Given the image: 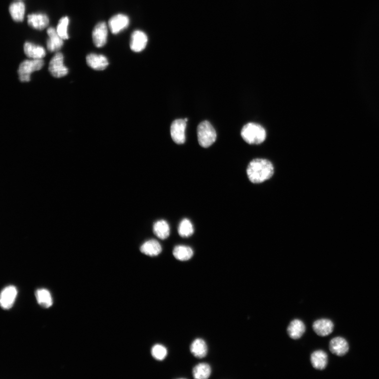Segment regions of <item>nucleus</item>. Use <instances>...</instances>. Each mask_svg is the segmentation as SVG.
<instances>
[{
    "label": "nucleus",
    "mask_w": 379,
    "mask_h": 379,
    "mask_svg": "<svg viewBox=\"0 0 379 379\" xmlns=\"http://www.w3.org/2000/svg\"><path fill=\"white\" fill-rule=\"evenodd\" d=\"M247 173L250 181L254 184L261 183L273 176L274 167L270 161L256 159L250 162Z\"/></svg>",
    "instance_id": "f257e3e1"
},
{
    "label": "nucleus",
    "mask_w": 379,
    "mask_h": 379,
    "mask_svg": "<svg viewBox=\"0 0 379 379\" xmlns=\"http://www.w3.org/2000/svg\"><path fill=\"white\" fill-rule=\"evenodd\" d=\"M241 137L248 144L259 145L266 139V131L261 125L249 123L243 127Z\"/></svg>",
    "instance_id": "f03ea898"
},
{
    "label": "nucleus",
    "mask_w": 379,
    "mask_h": 379,
    "mask_svg": "<svg viewBox=\"0 0 379 379\" xmlns=\"http://www.w3.org/2000/svg\"><path fill=\"white\" fill-rule=\"evenodd\" d=\"M197 133L199 145L205 148L210 147L217 139L216 130L209 121H203L198 126Z\"/></svg>",
    "instance_id": "7ed1b4c3"
},
{
    "label": "nucleus",
    "mask_w": 379,
    "mask_h": 379,
    "mask_svg": "<svg viewBox=\"0 0 379 379\" xmlns=\"http://www.w3.org/2000/svg\"><path fill=\"white\" fill-rule=\"evenodd\" d=\"M42 59L26 60L21 63L19 68V80L23 82H29L31 74L40 70L44 66Z\"/></svg>",
    "instance_id": "20e7f679"
},
{
    "label": "nucleus",
    "mask_w": 379,
    "mask_h": 379,
    "mask_svg": "<svg viewBox=\"0 0 379 379\" xmlns=\"http://www.w3.org/2000/svg\"><path fill=\"white\" fill-rule=\"evenodd\" d=\"M50 74L56 78L65 76L68 74V68L64 64V56L61 52H57L50 61L49 66Z\"/></svg>",
    "instance_id": "39448f33"
},
{
    "label": "nucleus",
    "mask_w": 379,
    "mask_h": 379,
    "mask_svg": "<svg viewBox=\"0 0 379 379\" xmlns=\"http://www.w3.org/2000/svg\"><path fill=\"white\" fill-rule=\"evenodd\" d=\"M187 122L184 119H177L174 121L171 126L172 139L177 144H183L185 141V129Z\"/></svg>",
    "instance_id": "423d86ee"
},
{
    "label": "nucleus",
    "mask_w": 379,
    "mask_h": 379,
    "mask_svg": "<svg viewBox=\"0 0 379 379\" xmlns=\"http://www.w3.org/2000/svg\"><path fill=\"white\" fill-rule=\"evenodd\" d=\"M108 29L104 22L98 24L92 31V40L94 44L97 48L104 46L108 39Z\"/></svg>",
    "instance_id": "0eeeda50"
},
{
    "label": "nucleus",
    "mask_w": 379,
    "mask_h": 379,
    "mask_svg": "<svg viewBox=\"0 0 379 379\" xmlns=\"http://www.w3.org/2000/svg\"><path fill=\"white\" fill-rule=\"evenodd\" d=\"M130 20L123 14H118L112 17L109 21V27L111 32L117 34L126 29L129 25Z\"/></svg>",
    "instance_id": "6e6552de"
},
{
    "label": "nucleus",
    "mask_w": 379,
    "mask_h": 379,
    "mask_svg": "<svg viewBox=\"0 0 379 379\" xmlns=\"http://www.w3.org/2000/svg\"><path fill=\"white\" fill-rule=\"evenodd\" d=\"M18 294L17 288L14 286H8L5 288L1 292L0 303L4 309L11 308Z\"/></svg>",
    "instance_id": "1a4fd4ad"
},
{
    "label": "nucleus",
    "mask_w": 379,
    "mask_h": 379,
    "mask_svg": "<svg viewBox=\"0 0 379 379\" xmlns=\"http://www.w3.org/2000/svg\"><path fill=\"white\" fill-rule=\"evenodd\" d=\"M148 41V37L145 32L135 31L131 35L130 48L135 52H141L147 47Z\"/></svg>",
    "instance_id": "9d476101"
},
{
    "label": "nucleus",
    "mask_w": 379,
    "mask_h": 379,
    "mask_svg": "<svg viewBox=\"0 0 379 379\" xmlns=\"http://www.w3.org/2000/svg\"><path fill=\"white\" fill-rule=\"evenodd\" d=\"M47 33L49 36L47 43L48 51L51 52L59 51L63 45V40L53 27L48 28Z\"/></svg>",
    "instance_id": "9b49d317"
},
{
    "label": "nucleus",
    "mask_w": 379,
    "mask_h": 379,
    "mask_svg": "<svg viewBox=\"0 0 379 379\" xmlns=\"http://www.w3.org/2000/svg\"><path fill=\"white\" fill-rule=\"evenodd\" d=\"M28 25L38 30H43L49 24V19L45 14H31L27 16Z\"/></svg>",
    "instance_id": "f8f14e48"
},
{
    "label": "nucleus",
    "mask_w": 379,
    "mask_h": 379,
    "mask_svg": "<svg viewBox=\"0 0 379 379\" xmlns=\"http://www.w3.org/2000/svg\"><path fill=\"white\" fill-rule=\"evenodd\" d=\"M86 61L91 68L98 71L105 70L109 66V61L101 54L91 53L87 55Z\"/></svg>",
    "instance_id": "ddd939ff"
},
{
    "label": "nucleus",
    "mask_w": 379,
    "mask_h": 379,
    "mask_svg": "<svg viewBox=\"0 0 379 379\" xmlns=\"http://www.w3.org/2000/svg\"><path fill=\"white\" fill-rule=\"evenodd\" d=\"M334 325L328 319H323L316 321L313 324V329L320 337H326L333 331Z\"/></svg>",
    "instance_id": "4468645a"
},
{
    "label": "nucleus",
    "mask_w": 379,
    "mask_h": 379,
    "mask_svg": "<svg viewBox=\"0 0 379 379\" xmlns=\"http://www.w3.org/2000/svg\"><path fill=\"white\" fill-rule=\"evenodd\" d=\"M329 349L332 354L342 356L347 354L349 347L346 339L341 337H336L331 340Z\"/></svg>",
    "instance_id": "2eb2a0df"
},
{
    "label": "nucleus",
    "mask_w": 379,
    "mask_h": 379,
    "mask_svg": "<svg viewBox=\"0 0 379 379\" xmlns=\"http://www.w3.org/2000/svg\"><path fill=\"white\" fill-rule=\"evenodd\" d=\"M24 52L28 58L42 59L46 55L45 49L40 46L26 42L24 45Z\"/></svg>",
    "instance_id": "dca6fc26"
},
{
    "label": "nucleus",
    "mask_w": 379,
    "mask_h": 379,
    "mask_svg": "<svg viewBox=\"0 0 379 379\" xmlns=\"http://www.w3.org/2000/svg\"><path fill=\"white\" fill-rule=\"evenodd\" d=\"M162 250L160 243L154 239L145 242L140 248V251L142 253L150 256L158 255L161 253Z\"/></svg>",
    "instance_id": "f3484780"
},
{
    "label": "nucleus",
    "mask_w": 379,
    "mask_h": 379,
    "mask_svg": "<svg viewBox=\"0 0 379 379\" xmlns=\"http://www.w3.org/2000/svg\"><path fill=\"white\" fill-rule=\"evenodd\" d=\"M305 331V326L301 320L296 319L291 322L287 328L289 337L295 340L302 337Z\"/></svg>",
    "instance_id": "a211bd4d"
},
{
    "label": "nucleus",
    "mask_w": 379,
    "mask_h": 379,
    "mask_svg": "<svg viewBox=\"0 0 379 379\" xmlns=\"http://www.w3.org/2000/svg\"><path fill=\"white\" fill-rule=\"evenodd\" d=\"M311 362L314 368L319 370H324L328 362V355L322 350L314 352L311 355Z\"/></svg>",
    "instance_id": "6ab92c4d"
},
{
    "label": "nucleus",
    "mask_w": 379,
    "mask_h": 379,
    "mask_svg": "<svg viewBox=\"0 0 379 379\" xmlns=\"http://www.w3.org/2000/svg\"><path fill=\"white\" fill-rule=\"evenodd\" d=\"M25 4L22 1L13 2L9 6L10 15L16 22H23L25 18Z\"/></svg>",
    "instance_id": "aec40b11"
},
{
    "label": "nucleus",
    "mask_w": 379,
    "mask_h": 379,
    "mask_svg": "<svg viewBox=\"0 0 379 379\" xmlns=\"http://www.w3.org/2000/svg\"><path fill=\"white\" fill-rule=\"evenodd\" d=\"M191 353L197 358H203L208 353V347L202 339H197L190 346Z\"/></svg>",
    "instance_id": "412c9836"
},
{
    "label": "nucleus",
    "mask_w": 379,
    "mask_h": 379,
    "mask_svg": "<svg viewBox=\"0 0 379 379\" xmlns=\"http://www.w3.org/2000/svg\"><path fill=\"white\" fill-rule=\"evenodd\" d=\"M154 233L159 239H166L170 235V227L167 222L161 220L156 221L153 226Z\"/></svg>",
    "instance_id": "4be33fe9"
},
{
    "label": "nucleus",
    "mask_w": 379,
    "mask_h": 379,
    "mask_svg": "<svg viewBox=\"0 0 379 379\" xmlns=\"http://www.w3.org/2000/svg\"><path fill=\"white\" fill-rule=\"evenodd\" d=\"M173 254L177 260L185 261L191 258L194 255V252L189 247L177 246L174 249Z\"/></svg>",
    "instance_id": "5701e85b"
},
{
    "label": "nucleus",
    "mask_w": 379,
    "mask_h": 379,
    "mask_svg": "<svg viewBox=\"0 0 379 379\" xmlns=\"http://www.w3.org/2000/svg\"><path fill=\"white\" fill-rule=\"evenodd\" d=\"M35 297H36L38 303L41 306L45 307V308H49L52 305V298L51 294L48 290L45 289L37 290L35 292Z\"/></svg>",
    "instance_id": "b1692460"
},
{
    "label": "nucleus",
    "mask_w": 379,
    "mask_h": 379,
    "mask_svg": "<svg viewBox=\"0 0 379 379\" xmlns=\"http://www.w3.org/2000/svg\"><path fill=\"white\" fill-rule=\"evenodd\" d=\"M211 374V368L208 364L202 363L197 365L193 370V376L196 379H208Z\"/></svg>",
    "instance_id": "393cba45"
},
{
    "label": "nucleus",
    "mask_w": 379,
    "mask_h": 379,
    "mask_svg": "<svg viewBox=\"0 0 379 379\" xmlns=\"http://www.w3.org/2000/svg\"><path fill=\"white\" fill-rule=\"evenodd\" d=\"M194 232V228L191 222L188 219H184L178 227V233L183 238L190 237Z\"/></svg>",
    "instance_id": "a878e982"
},
{
    "label": "nucleus",
    "mask_w": 379,
    "mask_h": 379,
    "mask_svg": "<svg viewBox=\"0 0 379 379\" xmlns=\"http://www.w3.org/2000/svg\"><path fill=\"white\" fill-rule=\"evenodd\" d=\"M69 24V19L68 17H62L59 21L56 27V31L59 36L64 40L69 38L68 33V27Z\"/></svg>",
    "instance_id": "bb28decb"
},
{
    "label": "nucleus",
    "mask_w": 379,
    "mask_h": 379,
    "mask_svg": "<svg viewBox=\"0 0 379 379\" xmlns=\"http://www.w3.org/2000/svg\"><path fill=\"white\" fill-rule=\"evenodd\" d=\"M152 354L155 359L162 361L166 358L168 351L165 347L161 345H155L152 348Z\"/></svg>",
    "instance_id": "cd10ccee"
},
{
    "label": "nucleus",
    "mask_w": 379,
    "mask_h": 379,
    "mask_svg": "<svg viewBox=\"0 0 379 379\" xmlns=\"http://www.w3.org/2000/svg\"><path fill=\"white\" fill-rule=\"evenodd\" d=\"M184 120L186 121V122H188V119L187 118L184 119Z\"/></svg>",
    "instance_id": "c85d7f7f"
}]
</instances>
